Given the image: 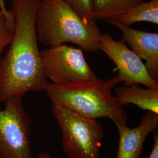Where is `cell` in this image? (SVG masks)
I'll use <instances>...</instances> for the list:
<instances>
[{"label": "cell", "instance_id": "obj_9", "mask_svg": "<svg viewBox=\"0 0 158 158\" xmlns=\"http://www.w3.org/2000/svg\"><path fill=\"white\" fill-rule=\"evenodd\" d=\"M119 134L118 151L115 158H141L147 136L158 128V114L147 111L139 125L134 128L115 125Z\"/></svg>", "mask_w": 158, "mask_h": 158}, {"label": "cell", "instance_id": "obj_11", "mask_svg": "<svg viewBox=\"0 0 158 158\" xmlns=\"http://www.w3.org/2000/svg\"><path fill=\"white\" fill-rule=\"evenodd\" d=\"M107 19H112L128 27L139 22H148L158 25V0L142 1L124 14Z\"/></svg>", "mask_w": 158, "mask_h": 158}, {"label": "cell", "instance_id": "obj_7", "mask_svg": "<svg viewBox=\"0 0 158 158\" xmlns=\"http://www.w3.org/2000/svg\"><path fill=\"white\" fill-rule=\"evenodd\" d=\"M98 50L115 63L120 83L158 89V82L152 78L141 59L128 47L124 40H115L110 34H102Z\"/></svg>", "mask_w": 158, "mask_h": 158}, {"label": "cell", "instance_id": "obj_14", "mask_svg": "<svg viewBox=\"0 0 158 158\" xmlns=\"http://www.w3.org/2000/svg\"><path fill=\"white\" fill-rule=\"evenodd\" d=\"M80 17L86 21L91 19L93 0H63Z\"/></svg>", "mask_w": 158, "mask_h": 158}, {"label": "cell", "instance_id": "obj_3", "mask_svg": "<svg viewBox=\"0 0 158 158\" xmlns=\"http://www.w3.org/2000/svg\"><path fill=\"white\" fill-rule=\"evenodd\" d=\"M36 30L40 43L49 47L72 43L87 52L98 50L102 34L94 21L80 17L63 0H40Z\"/></svg>", "mask_w": 158, "mask_h": 158}, {"label": "cell", "instance_id": "obj_5", "mask_svg": "<svg viewBox=\"0 0 158 158\" xmlns=\"http://www.w3.org/2000/svg\"><path fill=\"white\" fill-rule=\"evenodd\" d=\"M0 110V158H33L31 120L22 98H12Z\"/></svg>", "mask_w": 158, "mask_h": 158}, {"label": "cell", "instance_id": "obj_12", "mask_svg": "<svg viewBox=\"0 0 158 158\" xmlns=\"http://www.w3.org/2000/svg\"><path fill=\"white\" fill-rule=\"evenodd\" d=\"M143 0H93L91 19L106 20L119 16Z\"/></svg>", "mask_w": 158, "mask_h": 158}, {"label": "cell", "instance_id": "obj_17", "mask_svg": "<svg viewBox=\"0 0 158 158\" xmlns=\"http://www.w3.org/2000/svg\"><path fill=\"white\" fill-rule=\"evenodd\" d=\"M38 158H52L51 156L48 153L46 152H42L40 153L38 155Z\"/></svg>", "mask_w": 158, "mask_h": 158}, {"label": "cell", "instance_id": "obj_15", "mask_svg": "<svg viewBox=\"0 0 158 158\" xmlns=\"http://www.w3.org/2000/svg\"><path fill=\"white\" fill-rule=\"evenodd\" d=\"M154 143L152 150L148 158H158V131L153 132Z\"/></svg>", "mask_w": 158, "mask_h": 158}, {"label": "cell", "instance_id": "obj_1", "mask_svg": "<svg viewBox=\"0 0 158 158\" xmlns=\"http://www.w3.org/2000/svg\"><path fill=\"white\" fill-rule=\"evenodd\" d=\"M40 0H13L14 36L0 59V102L45 90L48 82L38 45L36 12Z\"/></svg>", "mask_w": 158, "mask_h": 158}, {"label": "cell", "instance_id": "obj_16", "mask_svg": "<svg viewBox=\"0 0 158 158\" xmlns=\"http://www.w3.org/2000/svg\"><path fill=\"white\" fill-rule=\"evenodd\" d=\"M0 10L7 16H10L12 14V10H8L6 9L5 4V0H0Z\"/></svg>", "mask_w": 158, "mask_h": 158}, {"label": "cell", "instance_id": "obj_4", "mask_svg": "<svg viewBox=\"0 0 158 158\" xmlns=\"http://www.w3.org/2000/svg\"><path fill=\"white\" fill-rule=\"evenodd\" d=\"M52 113L62 134L63 151L69 158H100L104 130L97 119L87 118L51 100Z\"/></svg>", "mask_w": 158, "mask_h": 158}, {"label": "cell", "instance_id": "obj_10", "mask_svg": "<svg viewBox=\"0 0 158 158\" xmlns=\"http://www.w3.org/2000/svg\"><path fill=\"white\" fill-rule=\"evenodd\" d=\"M115 96L124 107L134 104L143 110L158 114V89L142 88L139 85L124 84L114 89Z\"/></svg>", "mask_w": 158, "mask_h": 158}, {"label": "cell", "instance_id": "obj_2", "mask_svg": "<svg viewBox=\"0 0 158 158\" xmlns=\"http://www.w3.org/2000/svg\"><path fill=\"white\" fill-rule=\"evenodd\" d=\"M120 81L117 75L108 80L96 79L64 84L46 83L51 100L87 118H107L115 125H128V116L113 91Z\"/></svg>", "mask_w": 158, "mask_h": 158}, {"label": "cell", "instance_id": "obj_6", "mask_svg": "<svg viewBox=\"0 0 158 158\" xmlns=\"http://www.w3.org/2000/svg\"><path fill=\"white\" fill-rule=\"evenodd\" d=\"M46 79L64 84L97 78L85 58L83 51L64 44L40 51Z\"/></svg>", "mask_w": 158, "mask_h": 158}, {"label": "cell", "instance_id": "obj_13", "mask_svg": "<svg viewBox=\"0 0 158 158\" xmlns=\"http://www.w3.org/2000/svg\"><path fill=\"white\" fill-rule=\"evenodd\" d=\"M15 28L14 14L7 16L0 10V59L6 46L11 42Z\"/></svg>", "mask_w": 158, "mask_h": 158}, {"label": "cell", "instance_id": "obj_8", "mask_svg": "<svg viewBox=\"0 0 158 158\" xmlns=\"http://www.w3.org/2000/svg\"><path fill=\"white\" fill-rule=\"evenodd\" d=\"M105 21L119 29L127 45L140 59L145 61V67L150 76L158 82V34L132 28L113 21Z\"/></svg>", "mask_w": 158, "mask_h": 158}]
</instances>
